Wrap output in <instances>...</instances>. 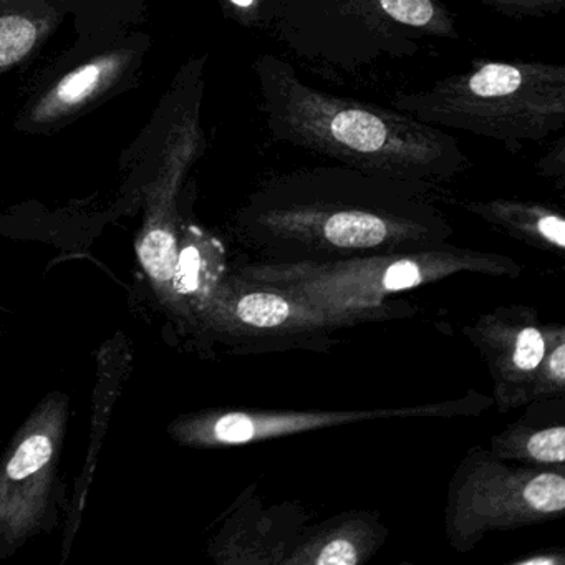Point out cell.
<instances>
[{
    "label": "cell",
    "instance_id": "3957f363",
    "mask_svg": "<svg viewBox=\"0 0 565 565\" xmlns=\"http://www.w3.org/2000/svg\"><path fill=\"white\" fill-rule=\"evenodd\" d=\"M392 107L441 130L498 141L509 151L565 127V65L479 61L426 90L396 94Z\"/></svg>",
    "mask_w": 565,
    "mask_h": 565
},
{
    "label": "cell",
    "instance_id": "277c9868",
    "mask_svg": "<svg viewBox=\"0 0 565 565\" xmlns=\"http://www.w3.org/2000/svg\"><path fill=\"white\" fill-rule=\"evenodd\" d=\"M68 423L71 398L62 392L49 393L0 458V561L57 527Z\"/></svg>",
    "mask_w": 565,
    "mask_h": 565
},
{
    "label": "cell",
    "instance_id": "4fadbf2b",
    "mask_svg": "<svg viewBox=\"0 0 565 565\" xmlns=\"http://www.w3.org/2000/svg\"><path fill=\"white\" fill-rule=\"evenodd\" d=\"M545 343L537 329H524L515 342L514 363L521 370H534L544 359Z\"/></svg>",
    "mask_w": 565,
    "mask_h": 565
},
{
    "label": "cell",
    "instance_id": "ba28073f",
    "mask_svg": "<svg viewBox=\"0 0 565 565\" xmlns=\"http://www.w3.org/2000/svg\"><path fill=\"white\" fill-rule=\"evenodd\" d=\"M236 313L247 326L270 329L282 326L289 319L290 306L273 294H249L239 300Z\"/></svg>",
    "mask_w": 565,
    "mask_h": 565
},
{
    "label": "cell",
    "instance_id": "5bb4252c",
    "mask_svg": "<svg viewBox=\"0 0 565 565\" xmlns=\"http://www.w3.org/2000/svg\"><path fill=\"white\" fill-rule=\"evenodd\" d=\"M423 280L422 267L412 260H399L383 274L382 284L386 290H406L418 286Z\"/></svg>",
    "mask_w": 565,
    "mask_h": 565
},
{
    "label": "cell",
    "instance_id": "6da1fadb",
    "mask_svg": "<svg viewBox=\"0 0 565 565\" xmlns=\"http://www.w3.org/2000/svg\"><path fill=\"white\" fill-rule=\"evenodd\" d=\"M253 68L274 143L412 183L448 180L471 167L458 138L405 111L320 90L279 55H257Z\"/></svg>",
    "mask_w": 565,
    "mask_h": 565
},
{
    "label": "cell",
    "instance_id": "2e32d148",
    "mask_svg": "<svg viewBox=\"0 0 565 565\" xmlns=\"http://www.w3.org/2000/svg\"><path fill=\"white\" fill-rule=\"evenodd\" d=\"M539 171L544 177L558 178L562 180L565 173V137H557V140L548 147L544 157L537 163Z\"/></svg>",
    "mask_w": 565,
    "mask_h": 565
},
{
    "label": "cell",
    "instance_id": "9a60e30c",
    "mask_svg": "<svg viewBox=\"0 0 565 565\" xmlns=\"http://www.w3.org/2000/svg\"><path fill=\"white\" fill-rule=\"evenodd\" d=\"M356 548L352 542L345 539H335L327 544L316 558V564L320 565H352L356 564Z\"/></svg>",
    "mask_w": 565,
    "mask_h": 565
},
{
    "label": "cell",
    "instance_id": "9c48e42d",
    "mask_svg": "<svg viewBox=\"0 0 565 565\" xmlns=\"http://www.w3.org/2000/svg\"><path fill=\"white\" fill-rule=\"evenodd\" d=\"M226 18L247 31L269 32L279 0H217Z\"/></svg>",
    "mask_w": 565,
    "mask_h": 565
},
{
    "label": "cell",
    "instance_id": "30bf717a",
    "mask_svg": "<svg viewBox=\"0 0 565 565\" xmlns=\"http://www.w3.org/2000/svg\"><path fill=\"white\" fill-rule=\"evenodd\" d=\"M529 508L537 512H561L565 508V481L562 476L545 472L535 476L522 489Z\"/></svg>",
    "mask_w": 565,
    "mask_h": 565
},
{
    "label": "cell",
    "instance_id": "52a82bcc",
    "mask_svg": "<svg viewBox=\"0 0 565 565\" xmlns=\"http://www.w3.org/2000/svg\"><path fill=\"white\" fill-rule=\"evenodd\" d=\"M141 266L157 284L173 282L178 260V241L173 230L164 221L150 217L137 244Z\"/></svg>",
    "mask_w": 565,
    "mask_h": 565
},
{
    "label": "cell",
    "instance_id": "8992f818",
    "mask_svg": "<svg viewBox=\"0 0 565 565\" xmlns=\"http://www.w3.org/2000/svg\"><path fill=\"white\" fill-rule=\"evenodd\" d=\"M61 0H0V74L21 64L61 21Z\"/></svg>",
    "mask_w": 565,
    "mask_h": 565
},
{
    "label": "cell",
    "instance_id": "7a4b0ae2",
    "mask_svg": "<svg viewBox=\"0 0 565 565\" xmlns=\"http://www.w3.org/2000/svg\"><path fill=\"white\" fill-rule=\"evenodd\" d=\"M269 34L296 64L335 85L366 84L429 42L459 41L445 0H279Z\"/></svg>",
    "mask_w": 565,
    "mask_h": 565
},
{
    "label": "cell",
    "instance_id": "e0dca14e",
    "mask_svg": "<svg viewBox=\"0 0 565 565\" xmlns=\"http://www.w3.org/2000/svg\"><path fill=\"white\" fill-rule=\"evenodd\" d=\"M539 236L544 237L548 243L564 249L565 247V223L562 216L554 213H544L539 217L537 223Z\"/></svg>",
    "mask_w": 565,
    "mask_h": 565
},
{
    "label": "cell",
    "instance_id": "8fae6325",
    "mask_svg": "<svg viewBox=\"0 0 565 565\" xmlns=\"http://www.w3.org/2000/svg\"><path fill=\"white\" fill-rule=\"evenodd\" d=\"M486 8L509 19H547L565 11V0H478Z\"/></svg>",
    "mask_w": 565,
    "mask_h": 565
},
{
    "label": "cell",
    "instance_id": "5b68a950",
    "mask_svg": "<svg viewBox=\"0 0 565 565\" xmlns=\"http://www.w3.org/2000/svg\"><path fill=\"white\" fill-rule=\"evenodd\" d=\"M127 64L125 52H111L68 72L34 105L32 124H55L71 117L108 90L124 74Z\"/></svg>",
    "mask_w": 565,
    "mask_h": 565
},
{
    "label": "cell",
    "instance_id": "ac0fdd59",
    "mask_svg": "<svg viewBox=\"0 0 565 565\" xmlns=\"http://www.w3.org/2000/svg\"><path fill=\"white\" fill-rule=\"evenodd\" d=\"M551 370L558 382H564L565 379V349L564 345H558L551 356Z\"/></svg>",
    "mask_w": 565,
    "mask_h": 565
},
{
    "label": "cell",
    "instance_id": "7c38bea8",
    "mask_svg": "<svg viewBox=\"0 0 565 565\" xmlns=\"http://www.w3.org/2000/svg\"><path fill=\"white\" fill-rule=\"evenodd\" d=\"M564 439L565 429L562 426L544 429L529 439V455L542 462H562L565 458Z\"/></svg>",
    "mask_w": 565,
    "mask_h": 565
}]
</instances>
